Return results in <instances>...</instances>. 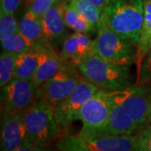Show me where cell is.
Listing matches in <instances>:
<instances>
[{"mask_svg":"<svg viewBox=\"0 0 151 151\" xmlns=\"http://www.w3.org/2000/svg\"><path fill=\"white\" fill-rule=\"evenodd\" d=\"M56 2L57 0H33L29 6V9L36 16L41 18Z\"/></svg>","mask_w":151,"mask_h":151,"instance_id":"25","label":"cell"},{"mask_svg":"<svg viewBox=\"0 0 151 151\" xmlns=\"http://www.w3.org/2000/svg\"><path fill=\"white\" fill-rule=\"evenodd\" d=\"M69 2L82 18H84L90 24L97 26L103 12L100 9L93 5L87 0H70Z\"/></svg>","mask_w":151,"mask_h":151,"instance_id":"22","label":"cell"},{"mask_svg":"<svg viewBox=\"0 0 151 151\" xmlns=\"http://www.w3.org/2000/svg\"><path fill=\"white\" fill-rule=\"evenodd\" d=\"M65 1H70V0H65Z\"/></svg>","mask_w":151,"mask_h":151,"instance_id":"32","label":"cell"},{"mask_svg":"<svg viewBox=\"0 0 151 151\" xmlns=\"http://www.w3.org/2000/svg\"><path fill=\"white\" fill-rule=\"evenodd\" d=\"M39 64V51L17 55L14 79L31 81Z\"/></svg>","mask_w":151,"mask_h":151,"instance_id":"19","label":"cell"},{"mask_svg":"<svg viewBox=\"0 0 151 151\" xmlns=\"http://www.w3.org/2000/svg\"><path fill=\"white\" fill-rule=\"evenodd\" d=\"M33 0H25V3H26V4L28 6H29V4H31V2H32Z\"/></svg>","mask_w":151,"mask_h":151,"instance_id":"31","label":"cell"},{"mask_svg":"<svg viewBox=\"0 0 151 151\" xmlns=\"http://www.w3.org/2000/svg\"><path fill=\"white\" fill-rule=\"evenodd\" d=\"M44 36L51 45L64 41L68 35L65 23L62 1H57L54 5L40 18Z\"/></svg>","mask_w":151,"mask_h":151,"instance_id":"14","label":"cell"},{"mask_svg":"<svg viewBox=\"0 0 151 151\" xmlns=\"http://www.w3.org/2000/svg\"><path fill=\"white\" fill-rule=\"evenodd\" d=\"M109 101L111 108L107 122L98 129H81L80 134L83 135H133L135 133H139L141 131L139 127L127 111L119 103H114L110 99Z\"/></svg>","mask_w":151,"mask_h":151,"instance_id":"10","label":"cell"},{"mask_svg":"<svg viewBox=\"0 0 151 151\" xmlns=\"http://www.w3.org/2000/svg\"><path fill=\"white\" fill-rule=\"evenodd\" d=\"M107 97L127 111L141 130L149 122L148 111L151 102V86L139 85L121 90H105Z\"/></svg>","mask_w":151,"mask_h":151,"instance_id":"6","label":"cell"},{"mask_svg":"<svg viewBox=\"0 0 151 151\" xmlns=\"http://www.w3.org/2000/svg\"><path fill=\"white\" fill-rule=\"evenodd\" d=\"M97 26V35L93 40L96 54L119 65L131 66L137 61V45L124 40L100 22Z\"/></svg>","mask_w":151,"mask_h":151,"instance_id":"5","label":"cell"},{"mask_svg":"<svg viewBox=\"0 0 151 151\" xmlns=\"http://www.w3.org/2000/svg\"><path fill=\"white\" fill-rule=\"evenodd\" d=\"M110 108L111 103L104 89H100L86 100L78 113L77 120L82 123L81 129H95L102 127L108 120Z\"/></svg>","mask_w":151,"mask_h":151,"instance_id":"11","label":"cell"},{"mask_svg":"<svg viewBox=\"0 0 151 151\" xmlns=\"http://www.w3.org/2000/svg\"><path fill=\"white\" fill-rule=\"evenodd\" d=\"M82 76L100 89L121 90L133 85L129 65H119L94 54L77 66Z\"/></svg>","mask_w":151,"mask_h":151,"instance_id":"2","label":"cell"},{"mask_svg":"<svg viewBox=\"0 0 151 151\" xmlns=\"http://www.w3.org/2000/svg\"><path fill=\"white\" fill-rule=\"evenodd\" d=\"M64 65L59 54L50 44L45 45L39 50V64L32 83L39 88L43 83L53 77Z\"/></svg>","mask_w":151,"mask_h":151,"instance_id":"15","label":"cell"},{"mask_svg":"<svg viewBox=\"0 0 151 151\" xmlns=\"http://www.w3.org/2000/svg\"><path fill=\"white\" fill-rule=\"evenodd\" d=\"M18 55L3 50L0 55V86L4 87L13 79L15 71V62Z\"/></svg>","mask_w":151,"mask_h":151,"instance_id":"21","label":"cell"},{"mask_svg":"<svg viewBox=\"0 0 151 151\" xmlns=\"http://www.w3.org/2000/svg\"><path fill=\"white\" fill-rule=\"evenodd\" d=\"M99 90L100 88L83 76L70 96L54 108L55 120L60 134L63 136L64 132L68 130L72 122L77 120V115L81 106Z\"/></svg>","mask_w":151,"mask_h":151,"instance_id":"8","label":"cell"},{"mask_svg":"<svg viewBox=\"0 0 151 151\" xmlns=\"http://www.w3.org/2000/svg\"><path fill=\"white\" fill-rule=\"evenodd\" d=\"M21 0H0V10L4 11L8 14H14Z\"/></svg>","mask_w":151,"mask_h":151,"instance_id":"27","label":"cell"},{"mask_svg":"<svg viewBox=\"0 0 151 151\" xmlns=\"http://www.w3.org/2000/svg\"><path fill=\"white\" fill-rule=\"evenodd\" d=\"M38 99V88L31 81L13 79L2 87L3 112L23 113Z\"/></svg>","mask_w":151,"mask_h":151,"instance_id":"9","label":"cell"},{"mask_svg":"<svg viewBox=\"0 0 151 151\" xmlns=\"http://www.w3.org/2000/svg\"><path fill=\"white\" fill-rule=\"evenodd\" d=\"M137 135L139 150L141 151H151V125L145 127Z\"/></svg>","mask_w":151,"mask_h":151,"instance_id":"26","label":"cell"},{"mask_svg":"<svg viewBox=\"0 0 151 151\" xmlns=\"http://www.w3.org/2000/svg\"><path fill=\"white\" fill-rule=\"evenodd\" d=\"M87 1H89L93 5H95L103 11L111 3L112 0H87Z\"/></svg>","mask_w":151,"mask_h":151,"instance_id":"29","label":"cell"},{"mask_svg":"<svg viewBox=\"0 0 151 151\" xmlns=\"http://www.w3.org/2000/svg\"><path fill=\"white\" fill-rule=\"evenodd\" d=\"M145 0H112L99 22L131 43L139 40L144 24Z\"/></svg>","mask_w":151,"mask_h":151,"instance_id":"1","label":"cell"},{"mask_svg":"<svg viewBox=\"0 0 151 151\" xmlns=\"http://www.w3.org/2000/svg\"><path fill=\"white\" fill-rule=\"evenodd\" d=\"M32 145L28 140L22 113L3 112L1 124V151H14L23 145Z\"/></svg>","mask_w":151,"mask_h":151,"instance_id":"12","label":"cell"},{"mask_svg":"<svg viewBox=\"0 0 151 151\" xmlns=\"http://www.w3.org/2000/svg\"><path fill=\"white\" fill-rule=\"evenodd\" d=\"M0 40L3 50L12 52L16 55L39 51L45 45H39L34 43L19 32L7 35L5 37L0 39Z\"/></svg>","mask_w":151,"mask_h":151,"instance_id":"17","label":"cell"},{"mask_svg":"<svg viewBox=\"0 0 151 151\" xmlns=\"http://www.w3.org/2000/svg\"><path fill=\"white\" fill-rule=\"evenodd\" d=\"M148 119H149V122H151V102L150 103L149 111H148Z\"/></svg>","mask_w":151,"mask_h":151,"instance_id":"30","label":"cell"},{"mask_svg":"<svg viewBox=\"0 0 151 151\" xmlns=\"http://www.w3.org/2000/svg\"><path fill=\"white\" fill-rule=\"evenodd\" d=\"M18 32L34 43L39 45L49 43L44 36L40 18L36 16L30 9H28L18 22Z\"/></svg>","mask_w":151,"mask_h":151,"instance_id":"16","label":"cell"},{"mask_svg":"<svg viewBox=\"0 0 151 151\" xmlns=\"http://www.w3.org/2000/svg\"><path fill=\"white\" fill-rule=\"evenodd\" d=\"M18 32V23L13 14L0 10V39Z\"/></svg>","mask_w":151,"mask_h":151,"instance_id":"23","label":"cell"},{"mask_svg":"<svg viewBox=\"0 0 151 151\" xmlns=\"http://www.w3.org/2000/svg\"><path fill=\"white\" fill-rule=\"evenodd\" d=\"M151 49V0H145L144 24L139 40L137 44L138 55L137 62L139 66L143 59Z\"/></svg>","mask_w":151,"mask_h":151,"instance_id":"20","label":"cell"},{"mask_svg":"<svg viewBox=\"0 0 151 151\" xmlns=\"http://www.w3.org/2000/svg\"><path fill=\"white\" fill-rule=\"evenodd\" d=\"M58 151H139L138 135L65 134L55 144Z\"/></svg>","mask_w":151,"mask_h":151,"instance_id":"3","label":"cell"},{"mask_svg":"<svg viewBox=\"0 0 151 151\" xmlns=\"http://www.w3.org/2000/svg\"><path fill=\"white\" fill-rule=\"evenodd\" d=\"M137 84L151 86V49L139 66V77Z\"/></svg>","mask_w":151,"mask_h":151,"instance_id":"24","label":"cell"},{"mask_svg":"<svg viewBox=\"0 0 151 151\" xmlns=\"http://www.w3.org/2000/svg\"><path fill=\"white\" fill-rule=\"evenodd\" d=\"M139 151H141V150H139Z\"/></svg>","mask_w":151,"mask_h":151,"instance_id":"33","label":"cell"},{"mask_svg":"<svg viewBox=\"0 0 151 151\" xmlns=\"http://www.w3.org/2000/svg\"><path fill=\"white\" fill-rule=\"evenodd\" d=\"M94 54V40L86 34L74 32L62 42L59 55L65 64L78 66Z\"/></svg>","mask_w":151,"mask_h":151,"instance_id":"13","label":"cell"},{"mask_svg":"<svg viewBox=\"0 0 151 151\" xmlns=\"http://www.w3.org/2000/svg\"><path fill=\"white\" fill-rule=\"evenodd\" d=\"M14 151H55L50 147H43V146L35 145H23L18 148ZM58 151V150H57Z\"/></svg>","mask_w":151,"mask_h":151,"instance_id":"28","label":"cell"},{"mask_svg":"<svg viewBox=\"0 0 151 151\" xmlns=\"http://www.w3.org/2000/svg\"><path fill=\"white\" fill-rule=\"evenodd\" d=\"M62 7L65 23L68 29H70L74 32L83 34L97 31V26L90 24L84 18H82L80 14L71 6L69 1L62 0Z\"/></svg>","mask_w":151,"mask_h":151,"instance_id":"18","label":"cell"},{"mask_svg":"<svg viewBox=\"0 0 151 151\" xmlns=\"http://www.w3.org/2000/svg\"><path fill=\"white\" fill-rule=\"evenodd\" d=\"M82 77L77 66L64 63L53 77L38 88V98L43 99L55 108L70 96Z\"/></svg>","mask_w":151,"mask_h":151,"instance_id":"7","label":"cell"},{"mask_svg":"<svg viewBox=\"0 0 151 151\" xmlns=\"http://www.w3.org/2000/svg\"><path fill=\"white\" fill-rule=\"evenodd\" d=\"M22 116L28 140L32 145L49 147L60 135L55 120L54 108L41 98L25 109Z\"/></svg>","mask_w":151,"mask_h":151,"instance_id":"4","label":"cell"}]
</instances>
